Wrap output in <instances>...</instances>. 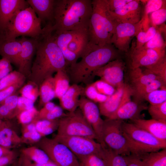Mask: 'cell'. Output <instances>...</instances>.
<instances>
[{"instance_id":"cell-1","label":"cell","mask_w":166,"mask_h":166,"mask_svg":"<svg viewBox=\"0 0 166 166\" xmlns=\"http://www.w3.org/2000/svg\"><path fill=\"white\" fill-rule=\"evenodd\" d=\"M52 25L43 27L44 31L37 39L36 56L32 63L29 80L39 87L46 79L60 70H66V61L54 38Z\"/></svg>"},{"instance_id":"cell-2","label":"cell","mask_w":166,"mask_h":166,"mask_svg":"<svg viewBox=\"0 0 166 166\" xmlns=\"http://www.w3.org/2000/svg\"><path fill=\"white\" fill-rule=\"evenodd\" d=\"M92 0H55L53 31L88 29L92 10Z\"/></svg>"},{"instance_id":"cell-3","label":"cell","mask_w":166,"mask_h":166,"mask_svg":"<svg viewBox=\"0 0 166 166\" xmlns=\"http://www.w3.org/2000/svg\"><path fill=\"white\" fill-rule=\"evenodd\" d=\"M120 52L112 44L95 46L80 61L67 68L70 81L73 84L82 83L86 85L93 82L94 72L109 62L120 58Z\"/></svg>"},{"instance_id":"cell-4","label":"cell","mask_w":166,"mask_h":166,"mask_svg":"<svg viewBox=\"0 0 166 166\" xmlns=\"http://www.w3.org/2000/svg\"><path fill=\"white\" fill-rule=\"evenodd\" d=\"M92 10L88 31L91 45L111 44L116 22L110 15L107 0H92Z\"/></svg>"},{"instance_id":"cell-5","label":"cell","mask_w":166,"mask_h":166,"mask_svg":"<svg viewBox=\"0 0 166 166\" xmlns=\"http://www.w3.org/2000/svg\"><path fill=\"white\" fill-rule=\"evenodd\" d=\"M40 20L29 6L20 10L13 16L0 38L7 40L15 39L19 36L38 39L43 34Z\"/></svg>"},{"instance_id":"cell-6","label":"cell","mask_w":166,"mask_h":166,"mask_svg":"<svg viewBox=\"0 0 166 166\" xmlns=\"http://www.w3.org/2000/svg\"><path fill=\"white\" fill-rule=\"evenodd\" d=\"M123 121L107 118L104 120L102 138L105 145L116 153L124 156H139L140 152L128 140L122 128Z\"/></svg>"},{"instance_id":"cell-7","label":"cell","mask_w":166,"mask_h":166,"mask_svg":"<svg viewBox=\"0 0 166 166\" xmlns=\"http://www.w3.org/2000/svg\"><path fill=\"white\" fill-rule=\"evenodd\" d=\"M57 130L58 135L82 136L97 140L93 129L79 109L59 119Z\"/></svg>"},{"instance_id":"cell-8","label":"cell","mask_w":166,"mask_h":166,"mask_svg":"<svg viewBox=\"0 0 166 166\" xmlns=\"http://www.w3.org/2000/svg\"><path fill=\"white\" fill-rule=\"evenodd\" d=\"M122 128L128 140L144 153L166 148V143L159 140L147 131L133 123L123 121Z\"/></svg>"},{"instance_id":"cell-9","label":"cell","mask_w":166,"mask_h":166,"mask_svg":"<svg viewBox=\"0 0 166 166\" xmlns=\"http://www.w3.org/2000/svg\"><path fill=\"white\" fill-rule=\"evenodd\" d=\"M38 142L39 148L58 166H79L77 158L63 144L46 137L41 139Z\"/></svg>"},{"instance_id":"cell-10","label":"cell","mask_w":166,"mask_h":166,"mask_svg":"<svg viewBox=\"0 0 166 166\" xmlns=\"http://www.w3.org/2000/svg\"><path fill=\"white\" fill-rule=\"evenodd\" d=\"M53 139L66 146L78 159L92 154L100 156L102 152L101 144L91 138L57 134Z\"/></svg>"},{"instance_id":"cell-11","label":"cell","mask_w":166,"mask_h":166,"mask_svg":"<svg viewBox=\"0 0 166 166\" xmlns=\"http://www.w3.org/2000/svg\"><path fill=\"white\" fill-rule=\"evenodd\" d=\"M78 107L84 118L93 129L98 142L102 146L105 145L102 138L104 120L101 117L98 107L95 103L82 96L79 98Z\"/></svg>"},{"instance_id":"cell-12","label":"cell","mask_w":166,"mask_h":166,"mask_svg":"<svg viewBox=\"0 0 166 166\" xmlns=\"http://www.w3.org/2000/svg\"><path fill=\"white\" fill-rule=\"evenodd\" d=\"M142 29L141 21L136 24L127 23L117 24L111 43L120 52H127L132 39L136 36Z\"/></svg>"},{"instance_id":"cell-13","label":"cell","mask_w":166,"mask_h":166,"mask_svg":"<svg viewBox=\"0 0 166 166\" xmlns=\"http://www.w3.org/2000/svg\"><path fill=\"white\" fill-rule=\"evenodd\" d=\"M125 63L120 58L111 61L99 68L93 74L94 78L99 77L101 80L109 83L115 88L124 83V71Z\"/></svg>"},{"instance_id":"cell-14","label":"cell","mask_w":166,"mask_h":166,"mask_svg":"<svg viewBox=\"0 0 166 166\" xmlns=\"http://www.w3.org/2000/svg\"><path fill=\"white\" fill-rule=\"evenodd\" d=\"M132 95L131 87L124 84L117 88L115 93L109 96L105 102L99 104L101 115L110 118Z\"/></svg>"},{"instance_id":"cell-15","label":"cell","mask_w":166,"mask_h":166,"mask_svg":"<svg viewBox=\"0 0 166 166\" xmlns=\"http://www.w3.org/2000/svg\"><path fill=\"white\" fill-rule=\"evenodd\" d=\"M140 2V0H132L124 6L113 11L109 10L110 15L117 24L138 23L142 18Z\"/></svg>"},{"instance_id":"cell-16","label":"cell","mask_w":166,"mask_h":166,"mask_svg":"<svg viewBox=\"0 0 166 166\" xmlns=\"http://www.w3.org/2000/svg\"><path fill=\"white\" fill-rule=\"evenodd\" d=\"M21 50L16 65L19 72L26 78L29 77L32 64V60L35 53L37 39L22 37Z\"/></svg>"},{"instance_id":"cell-17","label":"cell","mask_w":166,"mask_h":166,"mask_svg":"<svg viewBox=\"0 0 166 166\" xmlns=\"http://www.w3.org/2000/svg\"><path fill=\"white\" fill-rule=\"evenodd\" d=\"M165 50L133 48L129 53L130 69L146 67L165 56Z\"/></svg>"},{"instance_id":"cell-18","label":"cell","mask_w":166,"mask_h":166,"mask_svg":"<svg viewBox=\"0 0 166 166\" xmlns=\"http://www.w3.org/2000/svg\"><path fill=\"white\" fill-rule=\"evenodd\" d=\"M29 6L25 0H0V34L17 12Z\"/></svg>"},{"instance_id":"cell-19","label":"cell","mask_w":166,"mask_h":166,"mask_svg":"<svg viewBox=\"0 0 166 166\" xmlns=\"http://www.w3.org/2000/svg\"><path fill=\"white\" fill-rule=\"evenodd\" d=\"M78 30L53 31L55 42L65 59L67 68L76 63L78 59L77 55L68 48V44Z\"/></svg>"},{"instance_id":"cell-20","label":"cell","mask_w":166,"mask_h":166,"mask_svg":"<svg viewBox=\"0 0 166 166\" xmlns=\"http://www.w3.org/2000/svg\"><path fill=\"white\" fill-rule=\"evenodd\" d=\"M68 48L78 58H82L90 52L93 48L90 44L88 29L78 30L68 44Z\"/></svg>"},{"instance_id":"cell-21","label":"cell","mask_w":166,"mask_h":166,"mask_svg":"<svg viewBox=\"0 0 166 166\" xmlns=\"http://www.w3.org/2000/svg\"><path fill=\"white\" fill-rule=\"evenodd\" d=\"M148 109L146 106L135 101L131 98L128 99L120 107L110 119L123 120L130 119L132 121L140 118L139 116L141 112Z\"/></svg>"},{"instance_id":"cell-22","label":"cell","mask_w":166,"mask_h":166,"mask_svg":"<svg viewBox=\"0 0 166 166\" xmlns=\"http://www.w3.org/2000/svg\"><path fill=\"white\" fill-rule=\"evenodd\" d=\"M132 121L137 126L147 131L159 140L166 143V121L140 118Z\"/></svg>"},{"instance_id":"cell-23","label":"cell","mask_w":166,"mask_h":166,"mask_svg":"<svg viewBox=\"0 0 166 166\" xmlns=\"http://www.w3.org/2000/svg\"><path fill=\"white\" fill-rule=\"evenodd\" d=\"M30 6L40 20L41 23L47 21L48 23L54 22L55 0H27Z\"/></svg>"},{"instance_id":"cell-24","label":"cell","mask_w":166,"mask_h":166,"mask_svg":"<svg viewBox=\"0 0 166 166\" xmlns=\"http://www.w3.org/2000/svg\"><path fill=\"white\" fill-rule=\"evenodd\" d=\"M84 90V87L73 84L59 99L61 107L69 113L75 112L78 107L79 97L83 95Z\"/></svg>"},{"instance_id":"cell-25","label":"cell","mask_w":166,"mask_h":166,"mask_svg":"<svg viewBox=\"0 0 166 166\" xmlns=\"http://www.w3.org/2000/svg\"><path fill=\"white\" fill-rule=\"evenodd\" d=\"M22 48L20 39L7 40L0 38V55L16 65Z\"/></svg>"},{"instance_id":"cell-26","label":"cell","mask_w":166,"mask_h":166,"mask_svg":"<svg viewBox=\"0 0 166 166\" xmlns=\"http://www.w3.org/2000/svg\"><path fill=\"white\" fill-rule=\"evenodd\" d=\"M39 88L40 106H43L55 97L54 79L53 76L45 79Z\"/></svg>"},{"instance_id":"cell-27","label":"cell","mask_w":166,"mask_h":166,"mask_svg":"<svg viewBox=\"0 0 166 166\" xmlns=\"http://www.w3.org/2000/svg\"><path fill=\"white\" fill-rule=\"evenodd\" d=\"M129 76L133 85L132 88L142 86L155 80H160L156 76L146 69L143 71L141 68L130 69Z\"/></svg>"},{"instance_id":"cell-28","label":"cell","mask_w":166,"mask_h":166,"mask_svg":"<svg viewBox=\"0 0 166 166\" xmlns=\"http://www.w3.org/2000/svg\"><path fill=\"white\" fill-rule=\"evenodd\" d=\"M166 84L160 80H154L142 86L132 88V95L134 96L135 101L140 103L144 100L145 97L152 91L164 87Z\"/></svg>"},{"instance_id":"cell-29","label":"cell","mask_w":166,"mask_h":166,"mask_svg":"<svg viewBox=\"0 0 166 166\" xmlns=\"http://www.w3.org/2000/svg\"><path fill=\"white\" fill-rule=\"evenodd\" d=\"M102 148L100 157L103 160L105 166H128L126 156L116 153L106 145Z\"/></svg>"},{"instance_id":"cell-30","label":"cell","mask_w":166,"mask_h":166,"mask_svg":"<svg viewBox=\"0 0 166 166\" xmlns=\"http://www.w3.org/2000/svg\"><path fill=\"white\" fill-rule=\"evenodd\" d=\"M55 82V97L60 99L70 86V79L66 70H60L53 77Z\"/></svg>"},{"instance_id":"cell-31","label":"cell","mask_w":166,"mask_h":166,"mask_svg":"<svg viewBox=\"0 0 166 166\" xmlns=\"http://www.w3.org/2000/svg\"><path fill=\"white\" fill-rule=\"evenodd\" d=\"M141 159L143 166H166V148L147 153Z\"/></svg>"},{"instance_id":"cell-32","label":"cell","mask_w":166,"mask_h":166,"mask_svg":"<svg viewBox=\"0 0 166 166\" xmlns=\"http://www.w3.org/2000/svg\"><path fill=\"white\" fill-rule=\"evenodd\" d=\"M23 156L32 161L38 164H44L51 161L46 153L36 146H30L22 150Z\"/></svg>"},{"instance_id":"cell-33","label":"cell","mask_w":166,"mask_h":166,"mask_svg":"<svg viewBox=\"0 0 166 166\" xmlns=\"http://www.w3.org/2000/svg\"><path fill=\"white\" fill-rule=\"evenodd\" d=\"M58 119L49 120L46 119H35L34 121L37 131L42 137L48 135L57 129Z\"/></svg>"},{"instance_id":"cell-34","label":"cell","mask_w":166,"mask_h":166,"mask_svg":"<svg viewBox=\"0 0 166 166\" xmlns=\"http://www.w3.org/2000/svg\"><path fill=\"white\" fill-rule=\"evenodd\" d=\"M22 142L31 143L38 142L42 137L37 131L34 121L28 124L23 125Z\"/></svg>"},{"instance_id":"cell-35","label":"cell","mask_w":166,"mask_h":166,"mask_svg":"<svg viewBox=\"0 0 166 166\" xmlns=\"http://www.w3.org/2000/svg\"><path fill=\"white\" fill-rule=\"evenodd\" d=\"M147 71L155 75L166 84V56L151 65L145 67Z\"/></svg>"},{"instance_id":"cell-36","label":"cell","mask_w":166,"mask_h":166,"mask_svg":"<svg viewBox=\"0 0 166 166\" xmlns=\"http://www.w3.org/2000/svg\"><path fill=\"white\" fill-rule=\"evenodd\" d=\"M83 96L95 103L99 104L105 102L109 97L99 93L93 82L84 87Z\"/></svg>"},{"instance_id":"cell-37","label":"cell","mask_w":166,"mask_h":166,"mask_svg":"<svg viewBox=\"0 0 166 166\" xmlns=\"http://www.w3.org/2000/svg\"><path fill=\"white\" fill-rule=\"evenodd\" d=\"M19 90L21 96L30 99L34 102L39 96V86L31 81L29 80Z\"/></svg>"},{"instance_id":"cell-38","label":"cell","mask_w":166,"mask_h":166,"mask_svg":"<svg viewBox=\"0 0 166 166\" xmlns=\"http://www.w3.org/2000/svg\"><path fill=\"white\" fill-rule=\"evenodd\" d=\"M26 77L18 71H12L0 80V91L23 80Z\"/></svg>"},{"instance_id":"cell-39","label":"cell","mask_w":166,"mask_h":166,"mask_svg":"<svg viewBox=\"0 0 166 166\" xmlns=\"http://www.w3.org/2000/svg\"><path fill=\"white\" fill-rule=\"evenodd\" d=\"M157 29L156 32L154 37L140 48L160 51L165 50V42L162 36V33Z\"/></svg>"},{"instance_id":"cell-40","label":"cell","mask_w":166,"mask_h":166,"mask_svg":"<svg viewBox=\"0 0 166 166\" xmlns=\"http://www.w3.org/2000/svg\"><path fill=\"white\" fill-rule=\"evenodd\" d=\"M144 100L152 105L160 104L166 101V86L152 91L145 97Z\"/></svg>"},{"instance_id":"cell-41","label":"cell","mask_w":166,"mask_h":166,"mask_svg":"<svg viewBox=\"0 0 166 166\" xmlns=\"http://www.w3.org/2000/svg\"><path fill=\"white\" fill-rule=\"evenodd\" d=\"M145 3L144 14L141 18L144 22H148L149 21L148 15L152 12L161 8L166 5V0H149L142 1Z\"/></svg>"},{"instance_id":"cell-42","label":"cell","mask_w":166,"mask_h":166,"mask_svg":"<svg viewBox=\"0 0 166 166\" xmlns=\"http://www.w3.org/2000/svg\"><path fill=\"white\" fill-rule=\"evenodd\" d=\"M148 109L152 119L166 122V101L160 104L150 105Z\"/></svg>"},{"instance_id":"cell-43","label":"cell","mask_w":166,"mask_h":166,"mask_svg":"<svg viewBox=\"0 0 166 166\" xmlns=\"http://www.w3.org/2000/svg\"><path fill=\"white\" fill-rule=\"evenodd\" d=\"M157 28L153 26L149 27L146 31H139L136 35V40L135 48L139 49L152 38L156 34Z\"/></svg>"},{"instance_id":"cell-44","label":"cell","mask_w":166,"mask_h":166,"mask_svg":"<svg viewBox=\"0 0 166 166\" xmlns=\"http://www.w3.org/2000/svg\"><path fill=\"white\" fill-rule=\"evenodd\" d=\"M38 113L39 111L34 107L20 112L17 116L19 122L23 125L30 124L36 119Z\"/></svg>"},{"instance_id":"cell-45","label":"cell","mask_w":166,"mask_h":166,"mask_svg":"<svg viewBox=\"0 0 166 166\" xmlns=\"http://www.w3.org/2000/svg\"><path fill=\"white\" fill-rule=\"evenodd\" d=\"M78 159L79 166H105L102 159L96 154H92Z\"/></svg>"},{"instance_id":"cell-46","label":"cell","mask_w":166,"mask_h":166,"mask_svg":"<svg viewBox=\"0 0 166 166\" xmlns=\"http://www.w3.org/2000/svg\"><path fill=\"white\" fill-rule=\"evenodd\" d=\"M149 20L152 26L156 28L164 24L166 20V5L150 14Z\"/></svg>"},{"instance_id":"cell-47","label":"cell","mask_w":166,"mask_h":166,"mask_svg":"<svg viewBox=\"0 0 166 166\" xmlns=\"http://www.w3.org/2000/svg\"><path fill=\"white\" fill-rule=\"evenodd\" d=\"M93 83L99 93L106 96L112 95L117 90V89L112 85L101 79Z\"/></svg>"},{"instance_id":"cell-48","label":"cell","mask_w":166,"mask_h":166,"mask_svg":"<svg viewBox=\"0 0 166 166\" xmlns=\"http://www.w3.org/2000/svg\"><path fill=\"white\" fill-rule=\"evenodd\" d=\"M67 114L64 113L63 109L61 106L56 105L51 110L42 115L38 120H54L64 117Z\"/></svg>"},{"instance_id":"cell-49","label":"cell","mask_w":166,"mask_h":166,"mask_svg":"<svg viewBox=\"0 0 166 166\" xmlns=\"http://www.w3.org/2000/svg\"><path fill=\"white\" fill-rule=\"evenodd\" d=\"M26 80H23L0 91V105L7 98L17 92L24 84Z\"/></svg>"},{"instance_id":"cell-50","label":"cell","mask_w":166,"mask_h":166,"mask_svg":"<svg viewBox=\"0 0 166 166\" xmlns=\"http://www.w3.org/2000/svg\"><path fill=\"white\" fill-rule=\"evenodd\" d=\"M34 103L30 99L22 96H19L17 106L18 114L23 110L30 109L34 107Z\"/></svg>"},{"instance_id":"cell-51","label":"cell","mask_w":166,"mask_h":166,"mask_svg":"<svg viewBox=\"0 0 166 166\" xmlns=\"http://www.w3.org/2000/svg\"><path fill=\"white\" fill-rule=\"evenodd\" d=\"M18 97V94L16 93L6 98L1 104L6 105L15 113L16 116L18 114L17 106Z\"/></svg>"},{"instance_id":"cell-52","label":"cell","mask_w":166,"mask_h":166,"mask_svg":"<svg viewBox=\"0 0 166 166\" xmlns=\"http://www.w3.org/2000/svg\"><path fill=\"white\" fill-rule=\"evenodd\" d=\"M11 64L6 58H2L0 59V80L12 71Z\"/></svg>"},{"instance_id":"cell-53","label":"cell","mask_w":166,"mask_h":166,"mask_svg":"<svg viewBox=\"0 0 166 166\" xmlns=\"http://www.w3.org/2000/svg\"><path fill=\"white\" fill-rule=\"evenodd\" d=\"M20 166H58L52 161L44 164L34 163L24 156L20 160Z\"/></svg>"},{"instance_id":"cell-54","label":"cell","mask_w":166,"mask_h":166,"mask_svg":"<svg viewBox=\"0 0 166 166\" xmlns=\"http://www.w3.org/2000/svg\"><path fill=\"white\" fill-rule=\"evenodd\" d=\"M131 1L132 0H107V2L109 10L110 11H113L124 6Z\"/></svg>"},{"instance_id":"cell-55","label":"cell","mask_w":166,"mask_h":166,"mask_svg":"<svg viewBox=\"0 0 166 166\" xmlns=\"http://www.w3.org/2000/svg\"><path fill=\"white\" fill-rule=\"evenodd\" d=\"M126 157L128 166H143L142 160L139 156L131 155Z\"/></svg>"},{"instance_id":"cell-56","label":"cell","mask_w":166,"mask_h":166,"mask_svg":"<svg viewBox=\"0 0 166 166\" xmlns=\"http://www.w3.org/2000/svg\"><path fill=\"white\" fill-rule=\"evenodd\" d=\"M13 152L0 158V166H6L10 164L14 158Z\"/></svg>"},{"instance_id":"cell-57","label":"cell","mask_w":166,"mask_h":166,"mask_svg":"<svg viewBox=\"0 0 166 166\" xmlns=\"http://www.w3.org/2000/svg\"><path fill=\"white\" fill-rule=\"evenodd\" d=\"M55 105V104L51 101L46 103L43 106V107L39 111L37 119L38 120L42 115L51 110Z\"/></svg>"},{"instance_id":"cell-58","label":"cell","mask_w":166,"mask_h":166,"mask_svg":"<svg viewBox=\"0 0 166 166\" xmlns=\"http://www.w3.org/2000/svg\"><path fill=\"white\" fill-rule=\"evenodd\" d=\"M12 151L9 149L0 146V158L8 154Z\"/></svg>"},{"instance_id":"cell-59","label":"cell","mask_w":166,"mask_h":166,"mask_svg":"<svg viewBox=\"0 0 166 166\" xmlns=\"http://www.w3.org/2000/svg\"><path fill=\"white\" fill-rule=\"evenodd\" d=\"M2 121H3V120H2L0 121V128L1 125L2 124Z\"/></svg>"},{"instance_id":"cell-60","label":"cell","mask_w":166,"mask_h":166,"mask_svg":"<svg viewBox=\"0 0 166 166\" xmlns=\"http://www.w3.org/2000/svg\"><path fill=\"white\" fill-rule=\"evenodd\" d=\"M1 120H2L0 118V121Z\"/></svg>"}]
</instances>
